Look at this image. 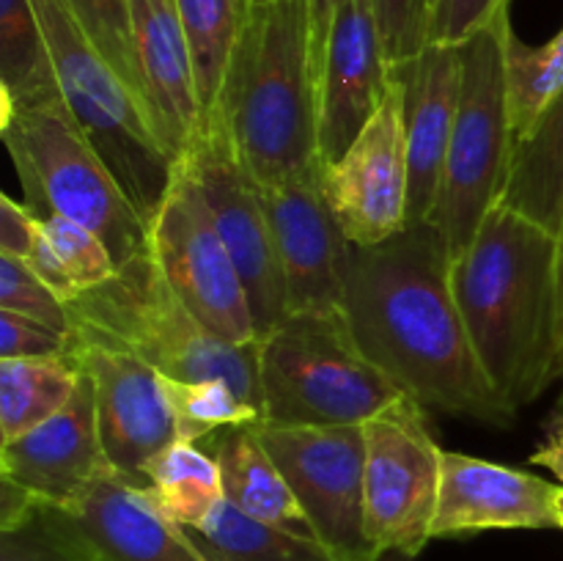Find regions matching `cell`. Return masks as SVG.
<instances>
[{
  "label": "cell",
  "mask_w": 563,
  "mask_h": 561,
  "mask_svg": "<svg viewBox=\"0 0 563 561\" xmlns=\"http://www.w3.org/2000/svg\"><path fill=\"white\" fill-rule=\"evenodd\" d=\"M361 350L423 407L511 427L517 410L484 374L451 289V253L432 220L352 245L341 302Z\"/></svg>",
  "instance_id": "6da1fadb"
},
{
  "label": "cell",
  "mask_w": 563,
  "mask_h": 561,
  "mask_svg": "<svg viewBox=\"0 0 563 561\" xmlns=\"http://www.w3.org/2000/svg\"><path fill=\"white\" fill-rule=\"evenodd\" d=\"M451 289L473 352L520 413L561 380L555 237L495 204L471 245L451 258Z\"/></svg>",
  "instance_id": "7a4b0ae2"
},
{
  "label": "cell",
  "mask_w": 563,
  "mask_h": 561,
  "mask_svg": "<svg viewBox=\"0 0 563 561\" xmlns=\"http://www.w3.org/2000/svg\"><path fill=\"white\" fill-rule=\"evenodd\" d=\"M209 119L220 121L256 187H278L322 168L308 0L253 6Z\"/></svg>",
  "instance_id": "3957f363"
},
{
  "label": "cell",
  "mask_w": 563,
  "mask_h": 561,
  "mask_svg": "<svg viewBox=\"0 0 563 561\" xmlns=\"http://www.w3.org/2000/svg\"><path fill=\"white\" fill-rule=\"evenodd\" d=\"M71 333L137 355L179 383L225 380L264 418L258 341L229 344L214 336L159 273L152 251L130 258L97 289L66 302Z\"/></svg>",
  "instance_id": "277c9868"
},
{
  "label": "cell",
  "mask_w": 563,
  "mask_h": 561,
  "mask_svg": "<svg viewBox=\"0 0 563 561\" xmlns=\"http://www.w3.org/2000/svg\"><path fill=\"white\" fill-rule=\"evenodd\" d=\"M269 427H355L407 396L352 336L341 308L291 311L258 339Z\"/></svg>",
  "instance_id": "5b68a950"
},
{
  "label": "cell",
  "mask_w": 563,
  "mask_h": 561,
  "mask_svg": "<svg viewBox=\"0 0 563 561\" xmlns=\"http://www.w3.org/2000/svg\"><path fill=\"white\" fill-rule=\"evenodd\" d=\"M0 138L16 168L25 204L42 220L66 218L104 240L115 267L152 251L148 223L64 97L0 110Z\"/></svg>",
  "instance_id": "8992f818"
},
{
  "label": "cell",
  "mask_w": 563,
  "mask_h": 561,
  "mask_svg": "<svg viewBox=\"0 0 563 561\" xmlns=\"http://www.w3.org/2000/svg\"><path fill=\"white\" fill-rule=\"evenodd\" d=\"M53 53L60 97L152 226L176 176V160L154 132L152 116L119 72L102 58L66 0H33Z\"/></svg>",
  "instance_id": "52a82bcc"
},
{
  "label": "cell",
  "mask_w": 563,
  "mask_h": 561,
  "mask_svg": "<svg viewBox=\"0 0 563 561\" xmlns=\"http://www.w3.org/2000/svg\"><path fill=\"white\" fill-rule=\"evenodd\" d=\"M509 6L473 33L462 47V99L445 160L432 223L445 237L451 258L460 256L500 201L509 174L515 132L504 75V31Z\"/></svg>",
  "instance_id": "ba28073f"
},
{
  "label": "cell",
  "mask_w": 563,
  "mask_h": 561,
  "mask_svg": "<svg viewBox=\"0 0 563 561\" xmlns=\"http://www.w3.org/2000/svg\"><path fill=\"white\" fill-rule=\"evenodd\" d=\"M423 410L421 402L401 396L363 424L366 534L383 556L418 559L429 539H434L443 449Z\"/></svg>",
  "instance_id": "9c48e42d"
},
{
  "label": "cell",
  "mask_w": 563,
  "mask_h": 561,
  "mask_svg": "<svg viewBox=\"0 0 563 561\" xmlns=\"http://www.w3.org/2000/svg\"><path fill=\"white\" fill-rule=\"evenodd\" d=\"M264 446L295 490L330 561H383L366 534V435L355 427H269Z\"/></svg>",
  "instance_id": "30bf717a"
},
{
  "label": "cell",
  "mask_w": 563,
  "mask_h": 561,
  "mask_svg": "<svg viewBox=\"0 0 563 561\" xmlns=\"http://www.w3.org/2000/svg\"><path fill=\"white\" fill-rule=\"evenodd\" d=\"M152 256L181 302L229 344L258 341L240 270L198 193L176 163L174 185L148 226Z\"/></svg>",
  "instance_id": "8fae6325"
},
{
  "label": "cell",
  "mask_w": 563,
  "mask_h": 561,
  "mask_svg": "<svg viewBox=\"0 0 563 561\" xmlns=\"http://www.w3.org/2000/svg\"><path fill=\"white\" fill-rule=\"evenodd\" d=\"M190 174L229 248L247 292L258 339L289 317L284 273L275 251L273 226L264 212L258 187L247 179L218 119L203 121L201 135L179 160Z\"/></svg>",
  "instance_id": "7c38bea8"
},
{
  "label": "cell",
  "mask_w": 563,
  "mask_h": 561,
  "mask_svg": "<svg viewBox=\"0 0 563 561\" xmlns=\"http://www.w3.org/2000/svg\"><path fill=\"white\" fill-rule=\"evenodd\" d=\"M322 190L352 245H377L407 229L410 165L401 86L394 72L388 94L366 130L339 160L322 165Z\"/></svg>",
  "instance_id": "4fadbf2b"
},
{
  "label": "cell",
  "mask_w": 563,
  "mask_h": 561,
  "mask_svg": "<svg viewBox=\"0 0 563 561\" xmlns=\"http://www.w3.org/2000/svg\"><path fill=\"white\" fill-rule=\"evenodd\" d=\"M71 355L93 385L99 438L110 465L126 482L146 487V471L154 457L179 440L165 377L132 352L75 333Z\"/></svg>",
  "instance_id": "5bb4252c"
},
{
  "label": "cell",
  "mask_w": 563,
  "mask_h": 561,
  "mask_svg": "<svg viewBox=\"0 0 563 561\" xmlns=\"http://www.w3.org/2000/svg\"><path fill=\"white\" fill-rule=\"evenodd\" d=\"M258 196L273 226L289 314L341 308L352 242L330 212L322 168L286 185L258 187Z\"/></svg>",
  "instance_id": "9a60e30c"
},
{
  "label": "cell",
  "mask_w": 563,
  "mask_h": 561,
  "mask_svg": "<svg viewBox=\"0 0 563 561\" xmlns=\"http://www.w3.org/2000/svg\"><path fill=\"white\" fill-rule=\"evenodd\" d=\"M44 509L99 561H218L146 487L126 482L115 471L91 484L66 509Z\"/></svg>",
  "instance_id": "2e32d148"
},
{
  "label": "cell",
  "mask_w": 563,
  "mask_h": 561,
  "mask_svg": "<svg viewBox=\"0 0 563 561\" xmlns=\"http://www.w3.org/2000/svg\"><path fill=\"white\" fill-rule=\"evenodd\" d=\"M390 64L372 0H344L319 66V157L339 160L383 105Z\"/></svg>",
  "instance_id": "e0dca14e"
},
{
  "label": "cell",
  "mask_w": 563,
  "mask_h": 561,
  "mask_svg": "<svg viewBox=\"0 0 563 561\" xmlns=\"http://www.w3.org/2000/svg\"><path fill=\"white\" fill-rule=\"evenodd\" d=\"M108 473H113V465L99 438L97 399L86 372L80 374L75 396L53 418L0 443V476L55 509L75 504Z\"/></svg>",
  "instance_id": "ac0fdd59"
},
{
  "label": "cell",
  "mask_w": 563,
  "mask_h": 561,
  "mask_svg": "<svg viewBox=\"0 0 563 561\" xmlns=\"http://www.w3.org/2000/svg\"><path fill=\"white\" fill-rule=\"evenodd\" d=\"M559 493L561 484L520 468L443 451L432 537H462L493 528H561Z\"/></svg>",
  "instance_id": "d6986e66"
},
{
  "label": "cell",
  "mask_w": 563,
  "mask_h": 561,
  "mask_svg": "<svg viewBox=\"0 0 563 561\" xmlns=\"http://www.w3.org/2000/svg\"><path fill=\"white\" fill-rule=\"evenodd\" d=\"M390 72L401 86V108H405L407 165H410L407 220L423 223L432 218L438 204L451 135L460 113L462 47L429 44L416 58L390 66Z\"/></svg>",
  "instance_id": "ffe728a7"
},
{
  "label": "cell",
  "mask_w": 563,
  "mask_h": 561,
  "mask_svg": "<svg viewBox=\"0 0 563 561\" xmlns=\"http://www.w3.org/2000/svg\"><path fill=\"white\" fill-rule=\"evenodd\" d=\"M143 99L165 152L179 163L203 130L190 44L176 0H132Z\"/></svg>",
  "instance_id": "44dd1931"
},
{
  "label": "cell",
  "mask_w": 563,
  "mask_h": 561,
  "mask_svg": "<svg viewBox=\"0 0 563 561\" xmlns=\"http://www.w3.org/2000/svg\"><path fill=\"white\" fill-rule=\"evenodd\" d=\"M207 440H212L207 451H212L218 460L229 504L269 526L317 539L295 490L289 487L284 471L264 446L258 424L225 427L209 435Z\"/></svg>",
  "instance_id": "7402d4cb"
},
{
  "label": "cell",
  "mask_w": 563,
  "mask_h": 561,
  "mask_svg": "<svg viewBox=\"0 0 563 561\" xmlns=\"http://www.w3.org/2000/svg\"><path fill=\"white\" fill-rule=\"evenodd\" d=\"M522 218L559 234L563 220V91L515 143L500 201Z\"/></svg>",
  "instance_id": "603a6c76"
},
{
  "label": "cell",
  "mask_w": 563,
  "mask_h": 561,
  "mask_svg": "<svg viewBox=\"0 0 563 561\" xmlns=\"http://www.w3.org/2000/svg\"><path fill=\"white\" fill-rule=\"evenodd\" d=\"M75 355L0 361V443L53 418L80 385Z\"/></svg>",
  "instance_id": "cb8c5ba5"
},
{
  "label": "cell",
  "mask_w": 563,
  "mask_h": 561,
  "mask_svg": "<svg viewBox=\"0 0 563 561\" xmlns=\"http://www.w3.org/2000/svg\"><path fill=\"white\" fill-rule=\"evenodd\" d=\"M60 97L33 0H0V110Z\"/></svg>",
  "instance_id": "d4e9b609"
},
{
  "label": "cell",
  "mask_w": 563,
  "mask_h": 561,
  "mask_svg": "<svg viewBox=\"0 0 563 561\" xmlns=\"http://www.w3.org/2000/svg\"><path fill=\"white\" fill-rule=\"evenodd\" d=\"M146 490L176 522L192 531H198L225 501L218 460L212 451L190 440H176L154 457L146 471Z\"/></svg>",
  "instance_id": "484cf974"
},
{
  "label": "cell",
  "mask_w": 563,
  "mask_h": 561,
  "mask_svg": "<svg viewBox=\"0 0 563 561\" xmlns=\"http://www.w3.org/2000/svg\"><path fill=\"white\" fill-rule=\"evenodd\" d=\"M190 44L203 121L218 108L231 55L251 20L253 0H176Z\"/></svg>",
  "instance_id": "4316f807"
},
{
  "label": "cell",
  "mask_w": 563,
  "mask_h": 561,
  "mask_svg": "<svg viewBox=\"0 0 563 561\" xmlns=\"http://www.w3.org/2000/svg\"><path fill=\"white\" fill-rule=\"evenodd\" d=\"M504 75L517 143L563 91V28L550 42L533 47L517 36L509 22L504 31Z\"/></svg>",
  "instance_id": "83f0119b"
},
{
  "label": "cell",
  "mask_w": 563,
  "mask_h": 561,
  "mask_svg": "<svg viewBox=\"0 0 563 561\" xmlns=\"http://www.w3.org/2000/svg\"><path fill=\"white\" fill-rule=\"evenodd\" d=\"M192 534L218 561H330L317 539L256 520L229 501Z\"/></svg>",
  "instance_id": "f1b7e54d"
},
{
  "label": "cell",
  "mask_w": 563,
  "mask_h": 561,
  "mask_svg": "<svg viewBox=\"0 0 563 561\" xmlns=\"http://www.w3.org/2000/svg\"><path fill=\"white\" fill-rule=\"evenodd\" d=\"M170 405H174L179 440L201 443L209 435L240 424H262V413L236 394L225 380H201V383H179L165 377Z\"/></svg>",
  "instance_id": "f546056e"
},
{
  "label": "cell",
  "mask_w": 563,
  "mask_h": 561,
  "mask_svg": "<svg viewBox=\"0 0 563 561\" xmlns=\"http://www.w3.org/2000/svg\"><path fill=\"white\" fill-rule=\"evenodd\" d=\"M66 3H69L71 14L80 22V28L91 38L93 47L102 53V58L119 72L121 80L146 105V99H143L141 72H137L132 0H66Z\"/></svg>",
  "instance_id": "4dcf8cb0"
},
{
  "label": "cell",
  "mask_w": 563,
  "mask_h": 561,
  "mask_svg": "<svg viewBox=\"0 0 563 561\" xmlns=\"http://www.w3.org/2000/svg\"><path fill=\"white\" fill-rule=\"evenodd\" d=\"M42 231L55 262H58L60 275L71 286L75 297L102 286L119 270L113 262V253L104 245L102 237L93 234L86 226L66 218H47L42 220Z\"/></svg>",
  "instance_id": "1f68e13d"
},
{
  "label": "cell",
  "mask_w": 563,
  "mask_h": 561,
  "mask_svg": "<svg viewBox=\"0 0 563 561\" xmlns=\"http://www.w3.org/2000/svg\"><path fill=\"white\" fill-rule=\"evenodd\" d=\"M0 308L22 314L27 319L47 324L58 333L71 336V317L66 300L44 284L25 258L0 253Z\"/></svg>",
  "instance_id": "d6a6232c"
},
{
  "label": "cell",
  "mask_w": 563,
  "mask_h": 561,
  "mask_svg": "<svg viewBox=\"0 0 563 561\" xmlns=\"http://www.w3.org/2000/svg\"><path fill=\"white\" fill-rule=\"evenodd\" d=\"M0 561H99L44 506L22 526L0 531Z\"/></svg>",
  "instance_id": "836d02e7"
},
{
  "label": "cell",
  "mask_w": 563,
  "mask_h": 561,
  "mask_svg": "<svg viewBox=\"0 0 563 561\" xmlns=\"http://www.w3.org/2000/svg\"><path fill=\"white\" fill-rule=\"evenodd\" d=\"M390 66L416 58L429 47L432 0H372Z\"/></svg>",
  "instance_id": "e575fe53"
},
{
  "label": "cell",
  "mask_w": 563,
  "mask_h": 561,
  "mask_svg": "<svg viewBox=\"0 0 563 561\" xmlns=\"http://www.w3.org/2000/svg\"><path fill=\"white\" fill-rule=\"evenodd\" d=\"M511 0H432L429 44L460 47L473 33L487 28Z\"/></svg>",
  "instance_id": "d590c367"
},
{
  "label": "cell",
  "mask_w": 563,
  "mask_h": 561,
  "mask_svg": "<svg viewBox=\"0 0 563 561\" xmlns=\"http://www.w3.org/2000/svg\"><path fill=\"white\" fill-rule=\"evenodd\" d=\"M71 355V336L22 314L0 308V361L3 358H60Z\"/></svg>",
  "instance_id": "8d00e7d4"
},
{
  "label": "cell",
  "mask_w": 563,
  "mask_h": 561,
  "mask_svg": "<svg viewBox=\"0 0 563 561\" xmlns=\"http://www.w3.org/2000/svg\"><path fill=\"white\" fill-rule=\"evenodd\" d=\"M42 218L25 201H14L9 193H0V253L27 258L38 240Z\"/></svg>",
  "instance_id": "74e56055"
},
{
  "label": "cell",
  "mask_w": 563,
  "mask_h": 561,
  "mask_svg": "<svg viewBox=\"0 0 563 561\" xmlns=\"http://www.w3.org/2000/svg\"><path fill=\"white\" fill-rule=\"evenodd\" d=\"M38 506L42 504L27 490H22L11 479L0 476V531L22 526Z\"/></svg>",
  "instance_id": "f35d334b"
},
{
  "label": "cell",
  "mask_w": 563,
  "mask_h": 561,
  "mask_svg": "<svg viewBox=\"0 0 563 561\" xmlns=\"http://www.w3.org/2000/svg\"><path fill=\"white\" fill-rule=\"evenodd\" d=\"M308 6H311V55L319 80V66H322L324 47H328L330 28H333V20L341 6H344V0H308Z\"/></svg>",
  "instance_id": "ab89813d"
},
{
  "label": "cell",
  "mask_w": 563,
  "mask_h": 561,
  "mask_svg": "<svg viewBox=\"0 0 563 561\" xmlns=\"http://www.w3.org/2000/svg\"><path fill=\"white\" fill-rule=\"evenodd\" d=\"M531 462L539 468H548L563 487V413L555 418L553 429L548 432V440L531 454Z\"/></svg>",
  "instance_id": "60d3db41"
},
{
  "label": "cell",
  "mask_w": 563,
  "mask_h": 561,
  "mask_svg": "<svg viewBox=\"0 0 563 561\" xmlns=\"http://www.w3.org/2000/svg\"><path fill=\"white\" fill-rule=\"evenodd\" d=\"M555 284H559V358L563 380V220L559 234H555Z\"/></svg>",
  "instance_id": "b9f144b4"
},
{
  "label": "cell",
  "mask_w": 563,
  "mask_h": 561,
  "mask_svg": "<svg viewBox=\"0 0 563 561\" xmlns=\"http://www.w3.org/2000/svg\"><path fill=\"white\" fill-rule=\"evenodd\" d=\"M383 561H416V559H410V556H401V553H388Z\"/></svg>",
  "instance_id": "7bdbcfd3"
},
{
  "label": "cell",
  "mask_w": 563,
  "mask_h": 561,
  "mask_svg": "<svg viewBox=\"0 0 563 561\" xmlns=\"http://www.w3.org/2000/svg\"><path fill=\"white\" fill-rule=\"evenodd\" d=\"M559 517H561V528H563V487L559 493Z\"/></svg>",
  "instance_id": "ee69618b"
},
{
  "label": "cell",
  "mask_w": 563,
  "mask_h": 561,
  "mask_svg": "<svg viewBox=\"0 0 563 561\" xmlns=\"http://www.w3.org/2000/svg\"><path fill=\"white\" fill-rule=\"evenodd\" d=\"M561 383H563V380H561ZM555 413H559V416L563 413V391H561V399H559V407H555Z\"/></svg>",
  "instance_id": "f6af8a7d"
},
{
  "label": "cell",
  "mask_w": 563,
  "mask_h": 561,
  "mask_svg": "<svg viewBox=\"0 0 563 561\" xmlns=\"http://www.w3.org/2000/svg\"><path fill=\"white\" fill-rule=\"evenodd\" d=\"M262 3H275V0H253V6H262Z\"/></svg>",
  "instance_id": "bcb514c9"
}]
</instances>
